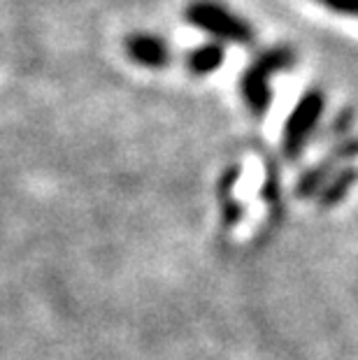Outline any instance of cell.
<instances>
[{
    "instance_id": "5b68a950",
    "label": "cell",
    "mask_w": 358,
    "mask_h": 360,
    "mask_svg": "<svg viewBox=\"0 0 358 360\" xmlns=\"http://www.w3.org/2000/svg\"><path fill=\"white\" fill-rule=\"evenodd\" d=\"M126 53L133 63L149 68V70H163L170 65V44L161 35L154 33H133L126 37Z\"/></svg>"
},
{
    "instance_id": "ba28073f",
    "label": "cell",
    "mask_w": 358,
    "mask_h": 360,
    "mask_svg": "<svg viewBox=\"0 0 358 360\" xmlns=\"http://www.w3.org/2000/svg\"><path fill=\"white\" fill-rule=\"evenodd\" d=\"M314 3H319L335 14H345V17L358 19V0H314Z\"/></svg>"
},
{
    "instance_id": "6da1fadb",
    "label": "cell",
    "mask_w": 358,
    "mask_h": 360,
    "mask_svg": "<svg viewBox=\"0 0 358 360\" xmlns=\"http://www.w3.org/2000/svg\"><path fill=\"white\" fill-rule=\"evenodd\" d=\"M295 60H298V53H295L293 47H288V44H275V47L256 53L254 60L245 68L240 79V91L254 117H263L270 110L272 77L279 72L291 70Z\"/></svg>"
},
{
    "instance_id": "8992f818",
    "label": "cell",
    "mask_w": 358,
    "mask_h": 360,
    "mask_svg": "<svg viewBox=\"0 0 358 360\" xmlns=\"http://www.w3.org/2000/svg\"><path fill=\"white\" fill-rule=\"evenodd\" d=\"M226 49L219 40L198 44L196 49H188L186 53V70L196 75V77H205V75L217 72L224 65Z\"/></svg>"
},
{
    "instance_id": "7a4b0ae2",
    "label": "cell",
    "mask_w": 358,
    "mask_h": 360,
    "mask_svg": "<svg viewBox=\"0 0 358 360\" xmlns=\"http://www.w3.org/2000/svg\"><path fill=\"white\" fill-rule=\"evenodd\" d=\"M186 21L196 28L205 30L219 42L251 44L256 40V30L238 12L228 10L217 0H193L184 12Z\"/></svg>"
},
{
    "instance_id": "277c9868",
    "label": "cell",
    "mask_w": 358,
    "mask_h": 360,
    "mask_svg": "<svg viewBox=\"0 0 358 360\" xmlns=\"http://www.w3.org/2000/svg\"><path fill=\"white\" fill-rule=\"evenodd\" d=\"M354 158H358V137L338 142L321 163L314 165L312 170H307L302 174V179L298 184V195L309 198V195L319 193V191H321L326 184H328L335 174L342 170V165L349 163V160H354Z\"/></svg>"
},
{
    "instance_id": "3957f363",
    "label": "cell",
    "mask_w": 358,
    "mask_h": 360,
    "mask_svg": "<svg viewBox=\"0 0 358 360\" xmlns=\"http://www.w3.org/2000/svg\"><path fill=\"white\" fill-rule=\"evenodd\" d=\"M324 110H326L324 91L309 89L300 96L298 105L288 114L284 124V135H281V149H284V154L288 158H295L305 149V144H307V140L324 117Z\"/></svg>"
},
{
    "instance_id": "9c48e42d",
    "label": "cell",
    "mask_w": 358,
    "mask_h": 360,
    "mask_svg": "<svg viewBox=\"0 0 358 360\" xmlns=\"http://www.w3.org/2000/svg\"><path fill=\"white\" fill-rule=\"evenodd\" d=\"M352 117H354V112H352V110L342 112L340 117L335 119V126H333L335 133H338V130H347V128H349V124H352Z\"/></svg>"
},
{
    "instance_id": "52a82bcc",
    "label": "cell",
    "mask_w": 358,
    "mask_h": 360,
    "mask_svg": "<svg viewBox=\"0 0 358 360\" xmlns=\"http://www.w3.org/2000/svg\"><path fill=\"white\" fill-rule=\"evenodd\" d=\"M356 181H358V167H342V170L319 191V205L328 210V207L342 202L345 195L349 193V188H352Z\"/></svg>"
}]
</instances>
